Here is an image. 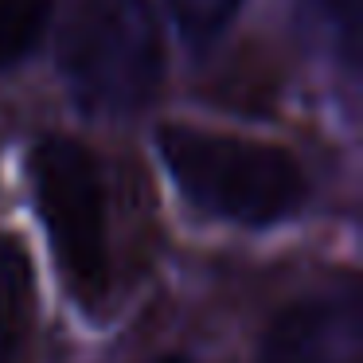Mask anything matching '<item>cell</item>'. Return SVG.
Listing matches in <instances>:
<instances>
[{
    "label": "cell",
    "instance_id": "obj_9",
    "mask_svg": "<svg viewBox=\"0 0 363 363\" xmlns=\"http://www.w3.org/2000/svg\"><path fill=\"white\" fill-rule=\"evenodd\" d=\"M157 363H191V359H184V355H164V359H157Z\"/></svg>",
    "mask_w": 363,
    "mask_h": 363
},
{
    "label": "cell",
    "instance_id": "obj_3",
    "mask_svg": "<svg viewBox=\"0 0 363 363\" xmlns=\"http://www.w3.org/2000/svg\"><path fill=\"white\" fill-rule=\"evenodd\" d=\"M32 196L71 297L94 308L110 289L106 184L94 152L71 137H43L32 149Z\"/></svg>",
    "mask_w": 363,
    "mask_h": 363
},
{
    "label": "cell",
    "instance_id": "obj_1",
    "mask_svg": "<svg viewBox=\"0 0 363 363\" xmlns=\"http://www.w3.org/2000/svg\"><path fill=\"white\" fill-rule=\"evenodd\" d=\"M157 149L176 188L215 219L266 227L305 203V172L277 145L199 125H160Z\"/></svg>",
    "mask_w": 363,
    "mask_h": 363
},
{
    "label": "cell",
    "instance_id": "obj_6",
    "mask_svg": "<svg viewBox=\"0 0 363 363\" xmlns=\"http://www.w3.org/2000/svg\"><path fill=\"white\" fill-rule=\"evenodd\" d=\"M51 20V0H0V71L40 43Z\"/></svg>",
    "mask_w": 363,
    "mask_h": 363
},
{
    "label": "cell",
    "instance_id": "obj_8",
    "mask_svg": "<svg viewBox=\"0 0 363 363\" xmlns=\"http://www.w3.org/2000/svg\"><path fill=\"white\" fill-rule=\"evenodd\" d=\"M168 9L191 43H207L235 20L242 0H168Z\"/></svg>",
    "mask_w": 363,
    "mask_h": 363
},
{
    "label": "cell",
    "instance_id": "obj_2",
    "mask_svg": "<svg viewBox=\"0 0 363 363\" xmlns=\"http://www.w3.org/2000/svg\"><path fill=\"white\" fill-rule=\"evenodd\" d=\"M74 98L98 113H133L160 86L164 43L149 0H79L63 32Z\"/></svg>",
    "mask_w": 363,
    "mask_h": 363
},
{
    "label": "cell",
    "instance_id": "obj_4",
    "mask_svg": "<svg viewBox=\"0 0 363 363\" xmlns=\"http://www.w3.org/2000/svg\"><path fill=\"white\" fill-rule=\"evenodd\" d=\"M363 320L359 297L316 293L285 305L266 324L258 344V363H359Z\"/></svg>",
    "mask_w": 363,
    "mask_h": 363
},
{
    "label": "cell",
    "instance_id": "obj_5",
    "mask_svg": "<svg viewBox=\"0 0 363 363\" xmlns=\"http://www.w3.org/2000/svg\"><path fill=\"white\" fill-rule=\"evenodd\" d=\"M32 320V266L24 246L0 235V363H16Z\"/></svg>",
    "mask_w": 363,
    "mask_h": 363
},
{
    "label": "cell",
    "instance_id": "obj_7",
    "mask_svg": "<svg viewBox=\"0 0 363 363\" xmlns=\"http://www.w3.org/2000/svg\"><path fill=\"white\" fill-rule=\"evenodd\" d=\"M313 24L324 32V40L340 51L347 67L359 59V0H305Z\"/></svg>",
    "mask_w": 363,
    "mask_h": 363
}]
</instances>
